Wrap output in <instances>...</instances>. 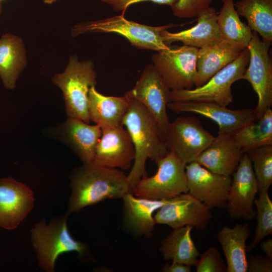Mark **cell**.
<instances>
[{"label": "cell", "instance_id": "10", "mask_svg": "<svg viewBox=\"0 0 272 272\" xmlns=\"http://www.w3.org/2000/svg\"><path fill=\"white\" fill-rule=\"evenodd\" d=\"M271 44L261 40L254 32L247 47L249 60L243 79L247 81L258 97L254 109L257 118L261 117L272 105V61Z\"/></svg>", "mask_w": 272, "mask_h": 272}, {"label": "cell", "instance_id": "17", "mask_svg": "<svg viewBox=\"0 0 272 272\" xmlns=\"http://www.w3.org/2000/svg\"><path fill=\"white\" fill-rule=\"evenodd\" d=\"M34 194L27 185L11 177L0 178V227L14 230L32 210Z\"/></svg>", "mask_w": 272, "mask_h": 272}, {"label": "cell", "instance_id": "14", "mask_svg": "<svg viewBox=\"0 0 272 272\" xmlns=\"http://www.w3.org/2000/svg\"><path fill=\"white\" fill-rule=\"evenodd\" d=\"M188 192L211 209H226L231 177L213 173L196 162L186 165Z\"/></svg>", "mask_w": 272, "mask_h": 272}, {"label": "cell", "instance_id": "7", "mask_svg": "<svg viewBox=\"0 0 272 272\" xmlns=\"http://www.w3.org/2000/svg\"><path fill=\"white\" fill-rule=\"evenodd\" d=\"M158 166L154 175L143 176L131 193L137 197L153 200H165L188 192L186 164L168 151L155 162Z\"/></svg>", "mask_w": 272, "mask_h": 272}, {"label": "cell", "instance_id": "16", "mask_svg": "<svg viewBox=\"0 0 272 272\" xmlns=\"http://www.w3.org/2000/svg\"><path fill=\"white\" fill-rule=\"evenodd\" d=\"M135 157L130 135L122 125L102 130L91 163L121 170L130 169Z\"/></svg>", "mask_w": 272, "mask_h": 272}, {"label": "cell", "instance_id": "20", "mask_svg": "<svg viewBox=\"0 0 272 272\" xmlns=\"http://www.w3.org/2000/svg\"><path fill=\"white\" fill-rule=\"evenodd\" d=\"M244 153L231 134L218 133L195 162L213 173L231 176Z\"/></svg>", "mask_w": 272, "mask_h": 272}, {"label": "cell", "instance_id": "37", "mask_svg": "<svg viewBox=\"0 0 272 272\" xmlns=\"http://www.w3.org/2000/svg\"><path fill=\"white\" fill-rule=\"evenodd\" d=\"M260 248L261 250L265 254V255L272 259V239L268 238L264 241L260 242Z\"/></svg>", "mask_w": 272, "mask_h": 272}, {"label": "cell", "instance_id": "28", "mask_svg": "<svg viewBox=\"0 0 272 272\" xmlns=\"http://www.w3.org/2000/svg\"><path fill=\"white\" fill-rule=\"evenodd\" d=\"M234 7L238 15L246 18L250 29L271 44L272 0H239Z\"/></svg>", "mask_w": 272, "mask_h": 272}, {"label": "cell", "instance_id": "23", "mask_svg": "<svg viewBox=\"0 0 272 272\" xmlns=\"http://www.w3.org/2000/svg\"><path fill=\"white\" fill-rule=\"evenodd\" d=\"M251 230L248 224H238L232 228L224 226L217 239L226 260L227 272H247L246 241Z\"/></svg>", "mask_w": 272, "mask_h": 272}, {"label": "cell", "instance_id": "19", "mask_svg": "<svg viewBox=\"0 0 272 272\" xmlns=\"http://www.w3.org/2000/svg\"><path fill=\"white\" fill-rule=\"evenodd\" d=\"M55 133L83 164L93 161L97 145L102 135V129L99 126L68 117L65 122L56 127Z\"/></svg>", "mask_w": 272, "mask_h": 272}, {"label": "cell", "instance_id": "15", "mask_svg": "<svg viewBox=\"0 0 272 272\" xmlns=\"http://www.w3.org/2000/svg\"><path fill=\"white\" fill-rule=\"evenodd\" d=\"M167 108L176 113L192 112L215 121L218 133L232 134L243 126L257 119L254 109L231 110L217 103L199 101H170Z\"/></svg>", "mask_w": 272, "mask_h": 272}, {"label": "cell", "instance_id": "38", "mask_svg": "<svg viewBox=\"0 0 272 272\" xmlns=\"http://www.w3.org/2000/svg\"><path fill=\"white\" fill-rule=\"evenodd\" d=\"M57 0H44V3L46 4H51Z\"/></svg>", "mask_w": 272, "mask_h": 272}, {"label": "cell", "instance_id": "27", "mask_svg": "<svg viewBox=\"0 0 272 272\" xmlns=\"http://www.w3.org/2000/svg\"><path fill=\"white\" fill-rule=\"evenodd\" d=\"M223 3L217 16L221 40L241 50L247 49L253 34L251 30L241 21L233 0H226Z\"/></svg>", "mask_w": 272, "mask_h": 272}, {"label": "cell", "instance_id": "40", "mask_svg": "<svg viewBox=\"0 0 272 272\" xmlns=\"http://www.w3.org/2000/svg\"><path fill=\"white\" fill-rule=\"evenodd\" d=\"M221 1L222 2H225V1H226V0H221ZM233 1H234V0H233Z\"/></svg>", "mask_w": 272, "mask_h": 272}, {"label": "cell", "instance_id": "29", "mask_svg": "<svg viewBox=\"0 0 272 272\" xmlns=\"http://www.w3.org/2000/svg\"><path fill=\"white\" fill-rule=\"evenodd\" d=\"M232 137L244 152L263 146L272 145V110L235 131Z\"/></svg>", "mask_w": 272, "mask_h": 272}, {"label": "cell", "instance_id": "39", "mask_svg": "<svg viewBox=\"0 0 272 272\" xmlns=\"http://www.w3.org/2000/svg\"><path fill=\"white\" fill-rule=\"evenodd\" d=\"M3 7H2V2L0 1V15L1 14L2 12Z\"/></svg>", "mask_w": 272, "mask_h": 272}, {"label": "cell", "instance_id": "25", "mask_svg": "<svg viewBox=\"0 0 272 272\" xmlns=\"http://www.w3.org/2000/svg\"><path fill=\"white\" fill-rule=\"evenodd\" d=\"M26 62L22 39L11 34H3L0 38V78L7 89L15 88Z\"/></svg>", "mask_w": 272, "mask_h": 272}, {"label": "cell", "instance_id": "8", "mask_svg": "<svg viewBox=\"0 0 272 272\" xmlns=\"http://www.w3.org/2000/svg\"><path fill=\"white\" fill-rule=\"evenodd\" d=\"M198 48L184 45L161 50L152 57L153 65L171 90L191 89L194 86Z\"/></svg>", "mask_w": 272, "mask_h": 272}, {"label": "cell", "instance_id": "41", "mask_svg": "<svg viewBox=\"0 0 272 272\" xmlns=\"http://www.w3.org/2000/svg\"><path fill=\"white\" fill-rule=\"evenodd\" d=\"M2 0H0L1 2H2Z\"/></svg>", "mask_w": 272, "mask_h": 272}, {"label": "cell", "instance_id": "12", "mask_svg": "<svg viewBox=\"0 0 272 272\" xmlns=\"http://www.w3.org/2000/svg\"><path fill=\"white\" fill-rule=\"evenodd\" d=\"M211 208L188 192L166 199L154 215L156 224H164L173 229L191 226L198 230L207 229L213 215Z\"/></svg>", "mask_w": 272, "mask_h": 272}, {"label": "cell", "instance_id": "2", "mask_svg": "<svg viewBox=\"0 0 272 272\" xmlns=\"http://www.w3.org/2000/svg\"><path fill=\"white\" fill-rule=\"evenodd\" d=\"M129 98V106L121 125L127 130L134 149V159L127 175L129 191L131 192L137 182L147 175V160L156 162L165 156L168 150L162 140L159 125L153 116L141 102Z\"/></svg>", "mask_w": 272, "mask_h": 272}, {"label": "cell", "instance_id": "13", "mask_svg": "<svg viewBox=\"0 0 272 272\" xmlns=\"http://www.w3.org/2000/svg\"><path fill=\"white\" fill-rule=\"evenodd\" d=\"M232 176L227 212L232 219L252 220L256 216L254 200L259 189L251 160L246 153H244Z\"/></svg>", "mask_w": 272, "mask_h": 272}, {"label": "cell", "instance_id": "26", "mask_svg": "<svg viewBox=\"0 0 272 272\" xmlns=\"http://www.w3.org/2000/svg\"><path fill=\"white\" fill-rule=\"evenodd\" d=\"M192 228L185 226L174 229L161 241L159 250L165 260L196 265L200 253L191 238Z\"/></svg>", "mask_w": 272, "mask_h": 272}, {"label": "cell", "instance_id": "22", "mask_svg": "<svg viewBox=\"0 0 272 272\" xmlns=\"http://www.w3.org/2000/svg\"><path fill=\"white\" fill-rule=\"evenodd\" d=\"M130 98L125 93L123 96H105L98 92L95 86L91 87L88 95V113L90 121L102 130L121 125L129 104Z\"/></svg>", "mask_w": 272, "mask_h": 272}, {"label": "cell", "instance_id": "18", "mask_svg": "<svg viewBox=\"0 0 272 272\" xmlns=\"http://www.w3.org/2000/svg\"><path fill=\"white\" fill-rule=\"evenodd\" d=\"M123 229L135 238L152 236L156 224L155 212L166 200H153L137 197L128 192L122 198Z\"/></svg>", "mask_w": 272, "mask_h": 272}, {"label": "cell", "instance_id": "36", "mask_svg": "<svg viewBox=\"0 0 272 272\" xmlns=\"http://www.w3.org/2000/svg\"><path fill=\"white\" fill-rule=\"evenodd\" d=\"M191 266L173 261L171 264L166 263L162 268L163 272H190Z\"/></svg>", "mask_w": 272, "mask_h": 272}, {"label": "cell", "instance_id": "5", "mask_svg": "<svg viewBox=\"0 0 272 272\" xmlns=\"http://www.w3.org/2000/svg\"><path fill=\"white\" fill-rule=\"evenodd\" d=\"M96 72L92 61H79L72 56L64 71L55 75L53 82L62 91L66 112L69 118L89 123L88 95L96 84Z\"/></svg>", "mask_w": 272, "mask_h": 272}, {"label": "cell", "instance_id": "24", "mask_svg": "<svg viewBox=\"0 0 272 272\" xmlns=\"http://www.w3.org/2000/svg\"><path fill=\"white\" fill-rule=\"evenodd\" d=\"M241 51L221 40L198 48L195 88L205 84L217 72L234 60Z\"/></svg>", "mask_w": 272, "mask_h": 272}, {"label": "cell", "instance_id": "31", "mask_svg": "<svg viewBox=\"0 0 272 272\" xmlns=\"http://www.w3.org/2000/svg\"><path fill=\"white\" fill-rule=\"evenodd\" d=\"M259 193L258 198L255 199L257 224L254 238L247 245L246 250L252 251L263 239L272 234V201L268 191Z\"/></svg>", "mask_w": 272, "mask_h": 272}, {"label": "cell", "instance_id": "1", "mask_svg": "<svg viewBox=\"0 0 272 272\" xmlns=\"http://www.w3.org/2000/svg\"><path fill=\"white\" fill-rule=\"evenodd\" d=\"M70 179L72 193L68 216L106 199L122 198L130 192L127 175L122 170L93 163L74 169Z\"/></svg>", "mask_w": 272, "mask_h": 272}, {"label": "cell", "instance_id": "21", "mask_svg": "<svg viewBox=\"0 0 272 272\" xmlns=\"http://www.w3.org/2000/svg\"><path fill=\"white\" fill-rule=\"evenodd\" d=\"M217 16L216 9L210 7L197 16V23L193 27L178 32L163 30V40L168 46L174 42H181L184 45L197 48L220 41Z\"/></svg>", "mask_w": 272, "mask_h": 272}, {"label": "cell", "instance_id": "33", "mask_svg": "<svg viewBox=\"0 0 272 272\" xmlns=\"http://www.w3.org/2000/svg\"><path fill=\"white\" fill-rule=\"evenodd\" d=\"M214 0H178L171 7L174 16L188 19L197 17L201 12L210 7Z\"/></svg>", "mask_w": 272, "mask_h": 272}, {"label": "cell", "instance_id": "3", "mask_svg": "<svg viewBox=\"0 0 272 272\" xmlns=\"http://www.w3.org/2000/svg\"><path fill=\"white\" fill-rule=\"evenodd\" d=\"M67 217L65 214L47 225L42 220L31 230L39 266L45 271H54L56 260L65 252L76 251L79 257L83 259L91 258L87 244L75 240L70 234L67 225Z\"/></svg>", "mask_w": 272, "mask_h": 272}, {"label": "cell", "instance_id": "35", "mask_svg": "<svg viewBox=\"0 0 272 272\" xmlns=\"http://www.w3.org/2000/svg\"><path fill=\"white\" fill-rule=\"evenodd\" d=\"M247 271L271 272L272 259L266 255H251L247 259Z\"/></svg>", "mask_w": 272, "mask_h": 272}, {"label": "cell", "instance_id": "4", "mask_svg": "<svg viewBox=\"0 0 272 272\" xmlns=\"http://www.w3.org/2000/svg\"><path fill=\"white\" fill-rule=\"evenodd\" d=\"M173 24L152 26L127 20L124 14L104 19L77 24L72 30L77 36L86 33H115L127 39L133 46L139 49L159 51L170 47L163 41L162 32L177 26Z\"/></svg>", "mask_w": 272, "mask_h": 272}, {"label": "cell", "instance_id": "9", "mask_svg": "<svg viewBox=\"0 0 272 272\" xmlns=\"http://www.w3.org/2000/svg\"><path fill=\"white\" fill-rule=\"evenodd\" d=\"M215 138L202 127L197 118L179 117L169 123L164 142L168 151L187 164L195 161Z\"/></svg>", "mask_w": 272, "mask_h": 272}, {"label": "cell", "instance_id": "34", "mask_svg": "<svg viewBox=\"0 0 272 272\" xmlns=\"http://www.w3.org/2000/svg\"><path fill=\"white\" fill-rule=\"evenodd\" d=\"M104 3L110 5L113 10L121 12L122 14L131 5L143 2H151L154 3L166 5L172 7L178 0H101Z\"/></svg>", "mask_w": 272, "mask_h": 272}, {"label": "cell", "instance_id": "30", "mask_svg": "<svg viewBox=\"0 0 272 272\" xmlns=\"http://www.w3.org/2000/svg\"><path fill=\"white\" fill-rule=\"evenodd\" d=\"M245 153L251 162L258 193L268 191L272 183V145L261 147Z\"/></svg>", "mask_w": 272, "mask_h": 272}, {"label": "cell", "instance_id": "6", "mask_svg": "<svg viewBox=\"0 0 272 272\" xmlns=\"http://www.w3.org/2000/svg\"><path fill=\"white\" fill-rule=\"evenodd\" d=\"M249 60L247 48L203 85L191 89L171 90L170 101H207L227 107L233 102L231 86L236 81L243 79Z\"/></svg>", "mask_w": 272, "mask_h": 272}, {"label": "cell", "instance_id": "32", "mask_svg": "<svg viewBox=\"0 0 272 272\" xmlns=\"http://www.w3.org/2000/svg\"><path fill=\"white\" fill-rule=\"evenodd\" d=\"M195 266L196 272L227 271L226 264L219 251L214 247H211L200 254Z\"/></svg>", "mask_w": 272, "mask_h": 272}, {"label": "cell", "instance_id": "11", "mask_svg": "<svg viewBox=\"0 0 272 272\" xmlns=\"http://www.w3.org/2000/svg\"><path fill=\"white\" fill-rule=\"evenodd\" d=\"M171 90L166 85L153 64L147 65L133 88L125 93L141 102L152 114L159 125L164 141L170 123L167 113Z\"/></svg>", "mask_w": 272, "mask_h": 272}]
</instances>
